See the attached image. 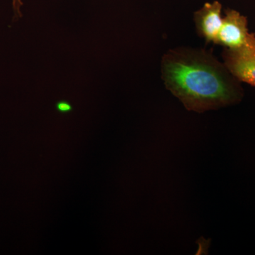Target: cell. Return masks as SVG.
I'll return each mask as SVG.
<instances>
[{"label":"cell","instance_id":"obj_4","mask_svg":"<svg viewBox=\"0 0 255 255\" xmlns=\"http://www.w3.org/2000/svg\"><path fill=\"white\" fill-rule=\"evenodd\" d=\"M222 4L218 1L206 3L194 14L196 31L207 43H216L222 26Z\"/></svg>","mask_w":255,"mask_h":255},{"label":"cell","instance_id":"obj_3","mask_svg":"<svg viewBox=\"0 0 255 255\" xmlns=\"http://www.w3.org/2000/svg\"><path fill=\"white\" fill-rule=\"evenodd\" d=\"M222 57L223 63L233 76L255 87V46L239 50L225 48Z\"/></svg>","mask_w":255,"mask_h":255},{"label":"cell","instance_id":"obj_1","mask_svg":"<svg viewBox=\"0 0 255 255\" xmlns=\"http://www.w3.org/2000/svg\"><path fill=\"white\" fill-rule=\"evenodd\" d=\"M161 73L166 88L187 110L197 113L237 105L244 96L241 82L202 48L169 50L162 58Z\"/></svg>","mask_w":255,"mask_h":255},{"label":"cell","instance_id":"obj_5","mask_svg":"<svg viewBox=\"0 0 255 255\" xmlns=\"http://www.w3.org/2000/svg\"><path fill=\"white\" fill-rule=\"evenodd\" d=\"M21 4H22V3H21V0H13V5H14V8L16 14H19L20 6H21Z\"/></svg>","mask_w":255,"mask_h":255},{"label":"cell","instance_id":"obj_2","mask_svg":"<svg viewBox=\"0 0 255 255\" xmlns=\"http://www.w3.org/2000/svg\"><path fill=\"white\" fill-rule=\"evenodd\" d=\"M216 43L229 50L255 46V34L250 33L246 16L234 9L226 10Z\"/></svg>","mask_w":255,"mask_h":255}]
</instances>
